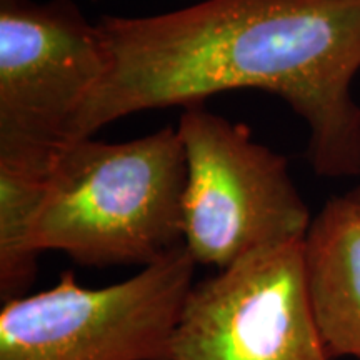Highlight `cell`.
<instances>
[{"mask_svg": "<svg viewBox=\"0 0 360 360\" xmlns=\"http://www.w3.org/2000/svg\"><path fill=\"white\" fill-rule=\"evenodd\" d=\"M304 244L265 247L195 283L164 360H334L310 305Z\"/></svg>", "mask_w": 360, "mask_h": 360, "instance_id": "cell-6", "label": "cell"}, {"mask_svg": "<svg viewBox=\"0 0 360 360\" xmlns=\"http://www.w3.org/2000/svg\"><path fill=\"white\" fill-rule=\"evenodd\" d=\"M107 70L98 25L70 0H0V160L52 169Z\"/></svg>", "mask_w": 360, "mask_h": 360, "instance_id": "cell-5", "label": "cell"}, {"mask_svg": "<svg viewBox=\"0 0 360 360\" xmlns=\"http://www.w3.org/2000/svg\"><path fill=\"white\" fill-rule=\"evenodd\" d=\"M195 265L180 245L102 289L64 272L52 289L4 304L0 360H164Z\"/></svg>", "mask_w": 360, "mask_h": 360, "instance_id": "cell-4", "label": "cell"}, {"mask_svg": "<svg viewBox=\"0 0 360 360\" xmlns=\"http://www.w3.org/2000/svg\"><path fill=\"white\" fill-rule=\"evenodd\" d=\"M52 170L0 160V299L27 295L37 274L40 252L35 224Z\"/></svg>", "mask_w": 360, "mask_h": 360, "instance_id": "cell-8", "label": "cell"}, {"mask_svg": "<svg viewBox=\"0 0 360 360\" xmlns=\"http://www.w3.org/2000/svg\"><path fill=\"white\" fill-rule=\"evenodd\" d=\"M177 132L187 162L184 247L219 270L272 245L304 242L312 217L285 157L202 105L186 107Z\"/></svg>", "mask_w": 360, "mask_h": 360, "instance_id": "cell-3", "label": "cell"}, {"mask_svg": "<svg viewBox=\"0 0 360 360\" xmlns=\"http://www.w3.org/2000/svg\"><path fill=\"white\" fill-rule=\"evenodd\" d=\"M312 312L332 359L360 360V207L334 197L315 215L305 237Z\"/></svg>", "mask_w": 360, "mask_h": 360, "instance_id": "cell-7", "label": "cell"}, {"mask_svg": "<svg viewBox=\"0 0 360 360\" xmlns=\"http://www.w3.org/2000/svg\"><path fill=\"white\" fill-rule=\"evenodd\" d=\"M350 195H352V199L357 202V205L360 207V187L359 188H355L354 192H350Z\"/></svg>", "mask_w": 360, "mask_h": 360, "instance_id": "cell-9", "label": "cell"}, {"mask_svg": "<svg viewBox=\"0 0 360 360\" xmlns=\"http://www.w3.org/2000/svg\"><path fill=\"white\" fill-rule=\"evenodd\" d=\"M109 70L74 141L148 109L200 105L225 90L276 94L309 127L326 177L360 175V0H205L152 17H102Z\"/></svg>", "mask_w": 360, "mask_h": 360, "instance_id": "cell-1", "label": "cell"}, {"mask_svg": "<svg viewBox=\"0 0 360 360\" xmlns=\"http://www.w3.org/2000/svg\"><path fill=\"white\" fill-rule=\"evenodd\" d=\"M186 182V152L170 125L129 142H72L49 177L35 247L94 267L154 264L184 245Z\"/></svg>", "mask_w": 360, "mask_h": 360, "instance_id": "cell-2", "label": "cell"}]
</instances>
